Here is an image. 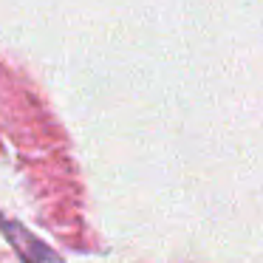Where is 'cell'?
Segmentation results:
<instances>
[{
  "label": "cell",
  "instance_id": "6da1fadb",
  "mask_svg": "<svg viewBox=\"0 0 263 263\" xmlns=\"http://www.w3.org/2000/svg\"><path fill=\"white\" fill-rule=\"evenodd\" d=\"M3 229L9 232V238H12V243L17 246V252H20V257H23L26 263H63L57 255H54L51 249H48L43 240H37V238H31L29 232H26L23 227H17V223H3Z\"/></svg>",
  "mask_w": 263,
  "mask_h": 263
}]
</instances>
